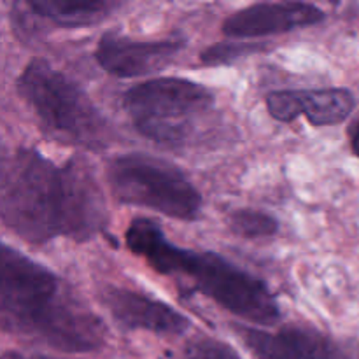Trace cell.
<instances>
[{"label": "cell", "instance_id": "1", "mask_svg": "<svg viewBox=\"0 0 359 359\" xmlns=\"http://www.w3.org/2000/svg\"><path fill=\"white\" fill-rule=\"evenodd\" d=\"M0 219L32 244L62 235L90 241L107 223V209L83 161L56 167L37 151L20 149L0 170Z\"/></svg>", "mask_w": 359, "mask_h": 359}, {"label": "cell", "instance_id": "2", "mask_svg": "<svg viewBox=\"0 0 359 359\" xmlns=\"http://www.w3.org/2000/svg\"><path fill=\"white\" fill-rule=\"evenodd\" d=\"M0 326L67 353H90L105 328L46 266L0 242Z\"/></svg>", "mask_w": 359, "mask_h": 359}, {"label": "cell", "instance_id": "3", "mask_svg": "<svg viewBox=\"0 0 359 359\" xmlns=\"http://www.w3.org/2000/svg\"><path fill=\"white\" fill-rule=\"evenodd\" d=\"M126 245L165 276H186L216 304L245 321L272 326L280 319L279 304L263 280L214 252H193L170 244L156 221L139 219L126 231Z\"/></svg>", "mask_w": 359, "mask_h": 359}, {"label": "cell", "instance_id": "4", "mask_svg": "<svg viewBox=\"0 0 359 359\" xmlns=\"http://www.w3.org/2000/svg\"><path fill=\"white\" fill-rule=\"evenodd\" d=\"M18 90L53 137L86 149L107 146L109 126L104 116L79 84L48 62L28 63L18 79Z\"/></svg>", "mask_w": 359, "mask_h": 359}, {"label": "cell", "instance_id": "5", "mask_svg": "<svg viewBox=\"0 0 359 359\" xmlns=\"http://www.w3.org/2000/svg\"><path fill=\"white\" fill-rule=\"evenodd\" d=\"M123 105L144 137L161 144H181L212 109L214 97L193 81L160 77L130 88Z\"/></svg>", "mask_w": 359, "mask_h": 359}, {"label": "cell", "instance_id": "6", "mask_svg": "<svg viewBox=\"0 0 359 359\" xmlns=\"http://www.w3.org/2000/svg\"><path fill=\"white\" fill-rule=\"evenodd\" d=\"M111 189L123 203L153 209L168 217L195 221L202 196L184 174L168 161L147 154H126L111 161Z\"/></svg>", "mask_w": 359, "mask_h": 359}, {"label": "cell", "instance_id": "7", "mask_svg": "<svg viewBox=\"0 0 359 359\" xmlns=\"http://www.w3.org/2000/svg\"><path fill=\"white\" fill-rule=\"evenodd\" d=\"M184 48L179 37L163 41H135L119 34H105L97 46V62L116 77H139L167 67Z\"/></svg>", "mask_w": 359, "mask_h": 359}, {"label": "cell", "instance_id": "8", "mask_svg": "<svg viewBox=\"0 0 359 359\" xmlns=\"http://www.w3.org/2000/svg\"><path fill=\"white\" fill-rule=\"evenodd\" d=\"M319 7L305 2L256 4L233 13L223 23V32L233 39L265 37L272 34L311 27L325 20Z\"/></svg>", "mask_w": 359, "mask_h": 359}, {"label": "cell", "instance_id": "9", "mask_svg": "<svg viewBox=\"0 0 359 359\" xmlns=\"http://www.w3.org/2000/svg\"><path fill=\"white\" fill-rule=\"evenodd\" d=\"M112 318L128 330H147L160 335H181L189 328V319L154 298L119 287H109L104 294Z\"/></svg>", "mask_w": 359, "mask_h": 359}, {"label": "cell", "instance_id": "10", "mask_svg": "<svg viewBox=\"0 0 359 359\" xmlns=\"http://www.w3.org/2000/svg\"><path fill=\"white\" fill-rule=\"evenodd\" d=\"M245 346L258 359H333L335 342L309 328L286 326L279 333L237 326Z\"/></svg>", "mask_w": 359, "mask_h": 359}, {"label": "cell", "instance_id": "11", "mask_svg": "<svg viewBox=\"0 0 359 359\" xmlns=\"http://www.w3.org/2000/svg\"><path fill=\"white\" fill-rule=\"evenodd\" d=\"M119 4L109 0H32L27 7L35 16L60 27H88L107 18Z\"/></svg>", "mask_w": 359, "mask_h": 359}, {"label": "cell", "instance_id": "12", "mask_svg": "<svg viewBox=\"0 0 359 359\" xmlns=\"http://www.w3.org/2000/svg\"><path fill=\"white\" fill-rule=\"evenodd\" d=\"M302 114L307 116L314 126L337 125L346 121L353 112L354 95L346 88L325 90H298Z\"/></svg>", "mask_w": 359, "mask_h": 359}, {"label": "cell", "instance_id": "13", "mask_svg": "<svg viewBox=\"0 0 359 359\" xmlns=\"http://www.w3.org/2000/svg\"><path fill=\"white\" fill-rule=\"evenodd\" d=\"M228 224L237 235L245 238H258V237H272L279 224L272 216L258 210H235L228 217Z\"/></svg>", "mask_w": 359, "mask_h": 359}, {"label": "cell", "instance_id": "14", "mask_svg": "<svg viewBox=\"0 0 359 359\" xmlns=\"http://www.w3.org/2000/svg\"><path fill=\"white\" fill-rule=\"evenodd\" d=\"M266 107H269V112L272 114V118L284 123L294 121L298 116H302L298 90L273 91V93H270L266 97Z\"/></svg>", "mask_w": 359, "mask_h": 359}, {"label": "cell", "instance_id": "15", "mask_svg": "<svg viewBox=\"0 0 359 359\" xmlns=\"http://www.w3.org/2000/svg\"><path fill=\"white\" fill-rule=\"evenodd\" d=\"M182 359H241V356L228 344L214 339H198L186 346Z\"/></svg>", "mask_w": 359, "mask_h": 359}, {"label": "cell", "instance_id": "16", "mask_svg": "<svg viewBox=\"0 0 359 359\" xmlns=\"http://www.w3.org/2000/svg\"><path fill=\"white\" fill-rule=\"evenodd\" d=\"M258 46L238 44V42H231V44H216L202 53V62L207 63V65H224V63L235 62V60L242 58V56L249 55V53L258 51Z\"/></svg>", "mask_w": 359, "mask_h": 359}, {"label": "cell", "instance_id": "17", "mask_svg": "<svg viewBox=\"0 0 359 359\" xmlns=\"http://www.w3.org/2000/svg\"><path fill=\"white\" fill-rule=\"evenodd\" d=\"M351 147H353V153L359 158V119L351 128Z\"/></svg>", "mask_w": 359, "mask_h": 359}, {"label": "cell", "instance_id": "18", "mask_svg": "<svg viewBox=\"0 0 359 359\" xmlns=\"http://www.w3.org/2000/svg\"><path fill=\"white\" fill-rule=\"evenodd\" d=\"M0 359H49L44 356H23V354H18V353H7L4 354Z\"/></svg>", "mask_w": 359, "mask_h": 359}]
</instances>
